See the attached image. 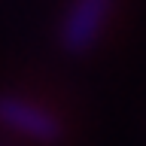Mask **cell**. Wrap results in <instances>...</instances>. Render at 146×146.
<instances>
[{"label":"cell","mask_w":146,"mask_h":146,"mask_svg":"<svg viewBox=\"0 0 146 146\" xmlns=\"http://www.w3.org/2000/svg\"><path fill=\"white\" fill-rule=\"evenodd\" d=\"M110 15H113V0H73L61 21L64 49L67 52H88L98 43V36L104 34Z\"/></svg>","instance_id":"1"},{"label":"cell","mask_w":146,"mask_h":146,"mask_svg":"<svg viewBox=\"0 0 146 146\" xmlns=\"http://www.w3.org/2000/svg\"><path fill=\"white\" fill-rule=\"evenodd\" d=\"M0 125L36 143H55L61 137V122L49 110L15 94L0 98Z\"/></svg>","instance_id":"2"}]
</instances>
